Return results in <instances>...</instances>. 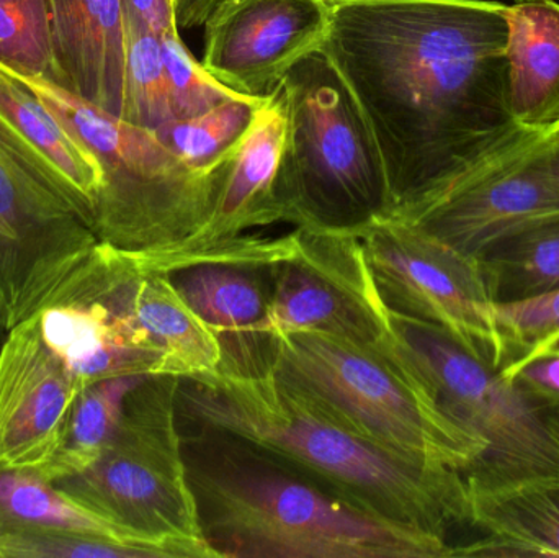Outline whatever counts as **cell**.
Masks as SVG:
<instances>
[{
    "label": "cell",
    "instance_id": "8d00e7d4",
    "mask_svg": "<svg viewBox=\"0 0 559 558\" xmlns=\"http://www.w3.org/2000/svg\"><path fill=\"white\" fill-rule=\"evenodd\" d=\"M554 131H555V133H557V134H558V136H559V127L557 128V130H554Z\"/></svg>",
    "mask_w": 559,
    "mask_h": 558
},
{
    "label": "cell",
    "instance_id": "5b68a950",
    "mask_svg": "<svg viewBox=\"0 0 559 558\" xmlns=\"http://www.w3.org/2000/svg\"><path fill=\"white\" fill-rule=\"evenodd\" d=\"M22 79L100 166L92 223L98 241L133 254L164 251L209 223L236 154L210 173L192 169L154 131L114 117L49 79Z\"/></svg>",
    "mask_w": 559,
    "mask_h": 558
},
{
    "label": "cell",
    "instance_id": "52a82bcc",
    "mask_svg": "<svg viewBox=\"0 0 559 558\" xmlns=\"http://www.w3.org/2000/svg\"><path fill=\"white\" fill-rule=\"evenodd\" d=\"M378 347L481 442L485 451L463 477L469 495L559 477V412L534 402L442 328L390 310Z\"/></svg>",
    "mask_w": 559,
    "mask_h": 558
},
{
    "label": "cell",
    "instance_id": "3957f363",
    "mask_svg": "<svg viewBox=\"0 0 559 558\" xmlns=\"http://www.w3.org/2000/svg\"><path fill=\"white\" fill-rule=\"evenodd\" d=\"M182 439L200 527L219 558H452L443 537L394 523L251 442L199 428H182Z\"/></svg>",
    "mask_w": 559,
    "mask_h": 558
},
{
    "label": "cell",
    "instance_id": "8fae6325",
    "mask_svg": "<svg viewBox=\"0 0 559 558\" xmlns=\"http://www.w3.org/2000/svg\"><path fill=\"white\" fill-rule=\"evenodd\" d=\"M551 131H528L439 195L394 218L479 259L489 248L559 212L545 153Z\"/></svg>",
    "mask_w": 559,
    "mask_h": 558
},
{
    "label": "cell",
    "instance_id": "d4e9b609",
    "mask_svg": "<svg viewBox=\"0 0 559 558\" xmlns=\"http://www.w3.org/2000/svg\"><path fill=\"white\" fill-rule=\"evenodd\" d=\"M264 100L231 98L199 117L169 121L154 133L187 166L210 173L235 156Z\"/></svg>",
    "mask_w": 559,
    "mask_h": 558
},
{
    "label": "cell",
    "instance_id": "4dcf8cb0",
    "mask_svg": "<svg viewBox=\"0 0 559 558\" xmlns=\"http://www.w3.org/2000/svg\"><path fill=\"white\" fill-rule=\"evenodd\" d=\"M534 402L559 412V349H548L501 367Z\"/></svg>",
    "mask_w": 559,
    "mask_h": 558
},
{
    "label": "cell",
    "instance_id": "f546056e",
    "mask_svg": "<svg viewBox=\"0 0 559 558\" xmlns=\"http://www.w3.org/2000/svg\"><path fill=\"white\" fill-rule=\"evenodd\" d=\"M2 558H163L150 547L79 533H22L0 537Z\"/></svg>",
    "mask_w": 559,
    "mask_h": 558
},
{
    "label": "cell",
    "instance_id": "e575fe53",
    "mask_svg": "<svg viewBox=\"0 0 559 558\" xmlns=\"http://www.w3.org/2000/svg\"><path fill=\"white\" fill-rule=\"evenodd\" d=\"M9 327H7L5 314H3L2 305H0V353H2L3 344H5L7 336H9Z\"/></svg>",
    "mask_w": 559,
    "mask_h": 558
},
{
    "label": "cell",
    "instance_id": "2e32d148",
    "mask_svg": "<svg viewBox=\"0 0 559 558\" xmlns=\"http://www.w3.org/2000/svg\"><path fill=\"white\" fill-rule=\"evenodd\" d=\"M0 146L92 228L102 186L97 159L39 95L0 66Z\"/></svg>",
    "mask_w": 559,
    "mask_h": 558
},
{
    "label": "cell",
    "instance_id": "ac0fdd59",
    "mask_svg": "<svg viewBox=\"0 0 559 558\" xmlns=\"http://www.w3.org/2000/svg\"><path fill=\"white\" fill-rule=\"evenodd\" d=\"M286 134V100L278 85L258 108L254 123L233 161L228 179L205 226L182 245L140 254L177 258L231 241L248 229L280 223L274 186Z\"/></svg>",
    "mask_w": 559,
    "mask_h": 558
},
{
    "label": "cell",
    "instance_id": "9c48e42d",
    "mask_svg": "<svg viewBox=\"0 0 559 558\" xmlns=\"http://www.w3.org/2000/svg\"><path fill=\"white\" fill-rule=\"evenodd\" d=\"M357 235L388 310L442 328L473 356L504 366L508 347L478 259L394 216Z\"/></svg>",
    "mask_w": 559,
    "mask_h": 558
},
{
    "label": "cell",
    "instance_id": "7c38bea8",
    "mask_svg": "<svg viewBox=\"0 0 559 558\" xmlns=\"http://www.w3.org/2000/svg\"><path fill=\"white\" fill-rule=\"evenodd\" d=\"M98 242L71 205L0 146V305L9 330L39 313Z\"/></svg>",
    "mask_w": 559,
    "mask_h": 558
},
{
    "label": "cell",
    "instance_id": "484cf974",
    "mask_svg": "<svg viewBox=\"0 0 559 558\" xmlns=\"http://www.w3.org/2000/svg\"><path fill=\"white\" fill-rule=\"evenodd\" d=\"M127 85L121 120L156 131L174 120L160 38L124 9Z\"/></svg>",
    "mask_w": 559,
    "mask_h": 558
},
{
    "label": "cell",
    "instance_id": "7402d4cb",
    "mask_svg": "<svg viewBox=\"0 0 559 558\" xmlns=\"http://www.w3.org/2000/svg\"><path fill=\"white\" fill-rule=\"evenodd\" d=\"M22 533H79L150 547L163 558H209L183 544L153 543L92 513L62 494L38 468L0 467V537Z\"/></svg>",
    "mask_w": 559,
    "mask_h": 558
},
{
    "label": "cell",
    "instance_id": "d6a6232c",
    "mask_svg": "<svg viewBox=\"0 0 559 558\" xmlns=\"http://www.w3.org/2000/svg\"><path fill=\"white\" fill-rule=\"evenodd\" d=\"M222 0H176L179 28L193 29L202 26Z\"/></svg>",
    "mask_w": 559,
    "mask_h": 558
},
{
    "label": "cell",
    "instance_id": "d590c367",
    "mask_svg": "<svg viewBox=\"0 0 559 558\" xmlns=\"http://www.w3.org/2000/svg\"><path fill=\"white\" fill-rule=\"evenodd\" d=\"M515 2H528V0H515Z\"/></svg>",
    "mask_w": 559,
    "mask_h": 558
},
{
    "label": "cell",
    "instance_id": "4fadbf2b",
    "mask_svg": "<svg viewBox=\"0 0 559 558\" xmlns=\"http://www.w3.org/2000/svg\"><path fill=\"white\" fill-rule=\"evenodd\" d=\"M35 317L46 343L81 387L111 377L159 376V354L134 327L121 298L111 246L98 242Z\"/></svg>",
    "mask_w": 559,
    "mask_h": 558
},
{
    "label": "cell",
    "instance_id": "44dd1931",
    "mask_svg": "<svg viewBox=\"0 0 559 558\" xmlns=\"http://www.w3.org/2000/svg\"><path fill=\"white\" fill-rule=\"evenodd\" d=\"M508 97L521 127H559V2L528 0L508 9Z\"/></svg>",
    "mask_w": 559,
    "mask_h": 558
},
{
    "label": "cell",
    "instance_id": "f1b7e54d",
    "mask_svg": "<svg viewBox=\"0 0 559 558\" xmlns=\"http://www.w3.org/2000/svg\"><path fill=\"white\" fill-rule=\"evenodd\" d=\"M492 314L508 347L504 366L559 349V288L525 300L492 304Z\"/></svg>",
    "mask_w": 559,
    "mask_h": 558
},
{
    "label": "cell",
    "instance_id": "74e56055",
    "mask_svg": "<svg viewBox=\"0 0 559 558\" xmlns=\"http://www.w3.org/2000/svg\"><path fill=\"white\" fill-rule=\"evenodd\" d=\"M0 558H2V556H0Z\"/></svg>",
    "mask_w": 559,
    "mask_h": 558
},
{
    "label": "cell",
    "instance_id": "4316f807",
    "mask_svg": "<svg viewBox=\"0 0 559 558\" xmlns=\"http://www.w3.org/2000/svg\"><path fill=\"white\" fill-rule=\"evenodd\" d=\"M0 66L19 78L55 79L51 0H0Z\"/></svg>",
    "mask_w": 559,
    "mask_h": 558
},
{
    "label": "cell",
    "instance_id": "83f0119b",
    "mask_svg": "<svg viewBox=\"0 0 559 558\" xmlns=\"http://www.w3.org/2000/svg\"><path fill=\"white\" fill-rule=\"evenodd\" d=\"M159 38L174 120L199 117L223 102L245 97L216 81L203 62L193 58L179 32Z\"/></svg>",
    "mask_w": 559,
    "mask_h": 558
},
{
    "label": "cell",
    "instance_id": "8992f818",
    "mask_svg": "<svg viewBox=\"0 0 559 558\" xmlns=\"http://www.w3.org/2000/svg\"><path fill=\"white\" fill-rule=\"evenodd\" d=\"M262 351L285 382L391 451L463 477L485 451L381 347L301 331L264 336Z\"/></svg>",
    "mask_w": 559,
    "mask_h": 558
},
{
    "label": "cell",
    "instance_id": "836d02e7",
    "mask_svg": "<svg viewBox=\"0 0 559 558\" xmlns=\"http://www.w3.org/2000/svg\"><path fill=\"white\" fill-rule=\"evenodd\" d=\"M545 163H547L548 176H550L551 183L557 187L559 192V136L555 131H551L550 140H548Z\"/></svg>",
    "mask_w": 559,
    "mask_h": 558
},
{
    "label": "cell",
    "instance_id": "9a60e30c",
    "mask_svg": "<svg viewBox=\"0 0 559 558\" xmlns=\"http://www.w3.org/2000/svg\"><path fill=\"white\" fill-rule=\"evenodd\" d=\"M81 389L46 343L36 317L12 328L0 353V467L48 464Z\"/></svg>",
    "mask_w": 559,
    "mask_h": 558
},
{
    "label": "cell",
    "instance_id": "6da1fadb",
    "mask_svg": "<svg viewBox=\"0 0 559 558\" xmlns=\"http://www.w3.org/2000/svg\"><path fill=\"white\" fill-rule=\"evenodd\" d=\"M325 3L322 49L373 130L393 213L439 195L534 131L509 107L506 3Z\"/></svg>",
    "mask_w": 559,
    "mask_h": 558
},
{
    "label": "cell",
    "instance_id": "7a4b0ae2",
    "mask_svg": "<svg viewBox=\"0 0 559 558\" xmlns=\"http://www.w3.org/2000/svg\"><path fill=\"white\" fill-rule=\"evenodd\" d=\"M262 343L264 334L225 344L215 373L180 380L182 428L251 442L394 523L447 541L453 530L472 527L468 487L460 472L365 438L278 377Z\"/></svg>",
    "mask_w": 559,
    "mask_h": 558
},
{
    "label": "cell",
    "instance_id": "603a6c76",
    "mask_svg": "<svg viewBox=\"0 0 559 558\" xmlns=\"http://www.w3.org/2000/svg\"><path fill=\"white\" fill-rule=\"evenodd\" d=\"M478 261L492 304L558 290L559 212L492 246Z\"/></svg>",
    "mask_w": 559,
    "mask_h": 558
},
{
    "label": "cell",
    "instance_id": "5bb4252c",
    "mask_svg": "<svg viewBox=\"0 0 559 558\" xmlns=\"http://www.w3.org/2000/svg\"><path fill=\"white\" fill-rule=\"evenodd\" d=\"M203 26L206 71L262 100L299 59L322 48L329 9L325 0H222Z\"/></svg>",
    "mask_w": 559,
    "mask_h": 558
},
{
    "label": "cell",
    "instance_id": "30bf717a",
    "mask_svg": "<svg viewBox=\"0 0 559 558\" xmlns=\"http://www.w3.org/2000/svg\"><path fill=\"white\" fill-rule=\"evenodd\" d=\"M296 248L274 265V292L258 334L319 331L378 346L388 310L355 233L295 228Z\"/></svg>",
    "mask_w": 559,
    "mask_h": 558
},
{
    "label": "cell",
    "instance_id": "d6986e66",
    "mask_svg": "<svg viewBox=\"0 0 559 558\" xmlns=\"http://www.w3.org/2000/svg\"><path fill=\"white\" fill-rule=\"evenodd\" d=\"M118 251L120 294L134 327L159 354V376L203 379L218 370L222 341L170 284L169 275Z\"/></svg>",
    "mask_w": 559,
    "mask_h": 558
},
{
    "label": "cell",
    "instance_id": "1f68e13d",
    "mask_svg": "<svg viewBox=\"0 0 559 558\" xmlns=\"http://www.w3.org/2000/svg\"><path fill=\"white\" fill-rule=\"evenodd\" d=\"M123 7L157 36L180 29L176 0H123Z\"/></svg>",
    "mask_w": 559,
    "mask_h": 558
},
{
    "label": "cell",
    "instance_id": "277c9868",
    "mask_svg": "<svg viewBox=\"0 0 559 558\" xmlns=\"http://www.w3.org/2000/svg\"><path fill=\"white\" fill-rule=\"evenodd\" d=\"M286 134L274 195L280 223L357 235L393 213L373 130L324 49L299 59L280 82Z\"/></svg>",
    "mask_w": 559,
    "mask_h": 558
},
{
    "label": "cell",
    "instance_id": "cb8c5ba5",
    "mask_svg": "<svg viewBox=\"0 0 559 558\" xmlns=\"http://www.w3.org/2000/svg\"><path fill=\"white\" fill-rule=\"evenodd\" d=\"M147 377L151 376L111 377L82 387L58 452L38 471L55 482L94 462L117 432L128 395Z\"/></svg>",
    "mask_w": 559,
    "mask_h": 558
},
{
    "label": "cell",
    "instance_id": "ba28073f",
    "mask_svg": "<svg viewBox=\"0 0 559 558\" xmlns=\"http://www.w3.org/2000/svg\"><path fill=\"white\" fill-rule=\"evenodd\" d=\"M180 379L151 376L128 395L114 438L94 462L51 482L92 513L153 543L219 558L200 527L183 458Z\"/></svg>",
    "mask_w": 559,
    "mask_h": 558
},
{
    "label": "cell",
    "instance_id": "e0dca14e",
    "mask_svg": "<svg viewBox=\"0 0 559 558\" xmlns=\"http://www.w3.org/2000/svg\"><path fill=\"white\" fill-rule=\"evenodd\" d=\"M55 82L121 118L127 85L123 0H51Z\"/></svg>",
    "mask_w": 559,
    "mask_h": 558
},
{
    "label": "cell",
    "instance_id": "ffe728a7",
    "mask_svg": "<svg viewBox=\"0 0 559 558\" xmlns=\"http://www.w3.org/2000/svg\"><path fill=\"white\" fill-rule=\"evenodd\" d=\"M472 527L486 533L453 557L559 558V477L469 495Z\"/></svg>",
    "mask_w": 559,
    "mask_h": 558
}]
</instances>
